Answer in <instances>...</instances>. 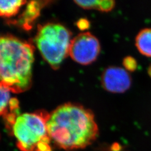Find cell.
Instances as JSON below:
<instances>
[{
  "label": "cell",
  "mask_w": 151,
  "mask_h": 151,
  "mask_svg": "<svg viewBox=\"0 0 151 151\" xmlns=\"http://www.w3.org/2000/svg\"><path fill=\"white\" fill-rule=\"evenodd\" d=\"M70 32L58 23L39 25L35 43L45 60L54 70L58 69L69 55Z\"/></svg>",
  "instance_id": "obj_3"
},
{
  "label": "cell",
  "mask_w": 151,
  "mask_h": 151,
  "mask_svg": "<svg viewBox=\"0 0 151 151\" xmlns=\"http://www.w3.org/2000/svg\"><path fill=\"white\" fill-rule=\"evenodd\" d=\"M47 125L51 140L66 151L86 148L95 140L99 133L93 113L78 104L59 106L49 114Z\"/></svg>",
  "instance_id": "obj_1"
},
{
  "label": "cell",
  "mask_w": 151,
  "mask_h": 151,
  "mask_svg": "<svg viewBox=\"0 0 151 151\" xmlns=\"http://www.w3.org/2000/svg\"><path fill=\"white\" fill-rule=\"evenodd\" d=\"M148 73L150 74V75L151 76V67H150L149 70H148Z\"/></svg>",
  "instance_id": "obj_14"
},
{
  "label": "cell",
  "mask_w": 151,
  "mask_h": 151,
  "mask_svg": "<svg viewBox=\"0 0 151 151\" xmlns=\"http://www.w3.org/2000/svg\"><path fill=\"white\" fill-rule=\"evenodd\" d=\"M100 51L97 38L90 32H82L71 40L69 55L76 62L90 65L96 60Z\"/></svg>",
  "instance_id": "obj_5"
},
{
  "label": "cell",
  "mask_w": 151,
  "mask_h": 151,
  "mask_svg": "<svg viewBox=\"0 0 151 151\" xmlns=\"http://www.w3.org/2000/svg\"><path fill=\"white\" fill-rule=\"evenodd\" d=\"M74 2L83 9H96L104 12L112 10L115 5V2L113 0L75 1Z\"/></svg>",
  "instance_id": "obj_9"
},
{
  "label": "cell",
  "mask_w": 151,
  "mask_h": 151,
  "mask_svg": "<svg viewBox=\"0 0 151 151\" xmlns=\"http://www.w3.org/2000/svg\"><path fill=\"white\" fill-rule=\"evenodd\" d=\"M77 26L81 30H85L90 27V22L85 19H80L77 22Z\"/></svg>",
  "instance_id": "obj_13"
},
{
  "label": "cell",
  "mask_w": 151,
  "mask_h": 151,
  "mask_svg": "<svg viewBox=\"0 0 151 151\" xmlns=\"http://www.w3.org/2000/svg\"><path fill=\"white\" fill-rule=\"evenodd\" d=\"M1 85V105H0V113L1 115L4 113L7 108L9 104L11 99V91L3 85Z\"/></svg>",
  "instance_id": "obj_11"
},
{
  "label": "cell",
  "mask_w": 151,
  "mask_h": 151,
  "mask_svg": "<svg viewBox=\"0 0 151 151\" xmlns=\"http://www.w3.org/2000/svg\"><path fill=\"white\" fill-rule=\"evenodd\" d=\"M49 113L44 111L19 115L12 127L16 146L22 151H36L44 142H50L47 122Z\"/></svg>",
  "instance_id": "obj_4"
},
{
  "label": "cell",
  "mask_w": 151,
  "mask_h": 151,
  "mask_svg": "<svg viewBox=\"0 0 151 151\" xmlns=\"http://www.w3.org/2000/svg\"><path fill=\"white\" fill-rule=\"evenodd\" d=\"M124 68L128 72H134L137 67L138 63L134 58L131 56L126 57L123 61Z\"/></svg>",
  "instance_id": "obj_12"
},
{
  "label": "cell",
  "mask_w": 151,
  "mask_h": 151,
  "mask_svg": "<svg viewBox=\"0 0 151 151\" xmlns=\"http://www.w3.org/2000/svg\"><path fill=\"white\" fill-rule=\"evenodd\" d=\"M34 48L11 35L0 39L1 84L12 92L21 93L32 86Z\"/></svg>",
  "instance_id": "obj_2"
},
{
  "label": "cell",
  "mask_w": 151,
  "mask_h": 151,
  "mask_svg": "<svg viewBox=\"0 0 151 151\" xmlns=\"http://www.w3.org/2000/svg\"><path fill=\"white\" fill-rule=\"evenodd\" d=\"M135 44L140 54L151 57V28H145L138 33Z\"/></svg>",
  "instance_id": "obj_8"
},
{
  "label": "cell",
  "mask_w": 151,
  "mask_h": 151,
  "mask_svg": "<svg viewBox=\"0 0 151 151\" xmlns=\"http://www.w3.org/2000/svg\"><path fill=\"white\" fill-rule=\"evenodd\" d=\"M27 3L24 0L1 1L0 14L4 17H10L15 16L19 12L22 6Z\"/></svg>",
  "instance_id": "obj_10"
},
{
  "label": "cell",
  "mask_w": 151,
  "mask_h": 151,
  "mask_svg": "<svg viewBox=\"0 0 151 151\" xmlns=\"http://www.w3.org/2000/svg\"><path fill=\"white\" fill-rule=\"evenodd\" d=\"M48 1H30L20 18V23L23 28L29 30L32 27L34 21L39 16L42 8Z\"/></svg>",
  "instance_id": "obj_7"
},
{
  "label": "cell",
  "mask_w": 151,
  "mask_h": 151,
  "mask_svg": "<svg viewBox=\"0 0 151 151\" xmlns=\"http://www.w3.org/2000/svg\"><path fill=\"white\" fill-rule=\"evenodd\" d=\"M132 77L125 68L110 67L103 72L101 83L105 90L112 93H123L130 88Z\"/></svg>",
  "instance_id": "obj_6"
}]
</instances>
